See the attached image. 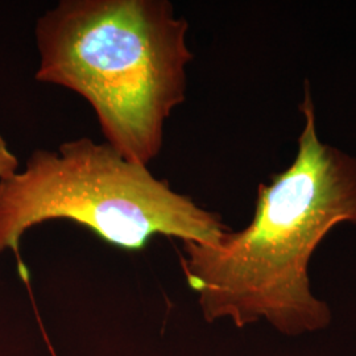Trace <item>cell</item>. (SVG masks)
<instances>
[{
  "mask_svg": "<svg viewBox=\"0 0 356 356\" xmlns=\"http://www.w3.org/2000/svg\"><path fill=\"white\" fill-rule=\"evenodd\" d=\"M301 110L297 156L259 186L252 222L211 245L182 243L181 267L209 322L227 318L244 327L266 319L285 335L330 323L329 306L310 291L307 267L330 229L356 223V160L319 140L307 83Z\"/></svg>",
  "mask_w": 356,
  "mask_h": 356,
  "instance_id": "cell-1",
  "label": "cell"
},
{
  "mask_svg": "<svg viewBox=\"0 0 356 356\" xmlns=\"http://www.w3.org/2000/svg\"><path fill=\"white\" fill-rule=\"evenodd\" d=\"M188 31L168 0H61L35 26L36 79L81 95L106 143L148 166L186 99Z\"/></svg>",
  "mask_w": 356,
  "mask_h": 356,
  "instance_id": "cell-2",
  "label": "cell"
},
{
  "mask_svg": "<svg viewBox=\"0 0 356 356\" xmlns=\"http://www.w3.org/2000/svg\"><path fill=\"white\" fill-rule=\"evenodd\" d=\"M57 219L127 251H140L154 235L211 245L229 231L220 216L173 191L148 166L90 138L38 149L23 172L0 179V254L17 252L24 232Z\"/></svg>",
  "mask_w": 356,
  "mask_h": 356,
  "instance_id": "cell-3",
  "label": "cell"
},
{
  "mask_svg": "<svg viewBox=\"0 0 356 356\" xmlns=\"http://www.w3.org/2000/svg\"><path fill=\"white\" fill-rule=\"evenodd\" d=\"M17 157L10 151L7 143L0 135V179L13 176V173L17 172Z\"/></svg>",
  "mask_w": 356,
  "mask_h": 356,
  "instance_id": "cell-4",
  "label": "cell"
}]
</instances>
